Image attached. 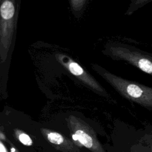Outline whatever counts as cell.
Wrapping results in <instances>:
<instances>
[{"instance_id":"obj_7","label":"cell","mask_w":152,"mask_h":152,"mask_svg":"<svg viewBox=\"0 0 152 152\" xmlns=\"http://www.w3.org/2000/svg\"><path fill=\"white\" fill-rule=\"evenodd\" d=\"M152 2V0H129V4L125 12L126 15H131L139 9Z\"/></svg>"},{"instance_id":"obj_5","label":"cell","mask_w":152,"mask_h":152,"mask_svg":"<svg viewBox=\"0 0 152 152\" xmlns=\"http://www.w3.org/2000/svg\"><path fill=\"white\" fill-rule=\"evenodd\" d=\"M69 128L72 134V139L79 141L91 152H105L97 140L95 133L83 121L71 116L69 118Z\"/></svg>"},{"instance_id":"obj_3","label":"cell","mask_w":152,"mask_h":152,"mask_svg":"<svg viewBox=\"0 0 152 152\" xmlns=\"http://www.w3.org/2000/svg\"><path fill=\"white\" fill-rule=\"evenodd\" d=\"M102 52L113 60L125 61L152 76L151 53L119 42H109L106 43Z\"/></svg>"},{"instance_id":"obj_8","label":"cell","mask_w":152,"mask_h":152,"mask_svg":"<svg viewBox=\"0 0 152 152\" xmlns=\"http://www.w3.org/2000/svg\"><path fill=\"white\" fill-rule=\"evenodd\" d=\"M43 133L45 134L48 140L52 144L55 145H61L64 142V137L59 133L56 132H51L45 130Z\"/></svg>"},{"instance_id":"obj_1","label":"cell","mask_w":152,"mask_h":152,"mask_svg":"<svg viewBox=\"0 0 152 152\" xmlns=\"http://www.w3.org/2000/svg\"><path fill=\"white\" fill-rule=\"evenodd\" d=\"M0 80L6 84L14 49L20 0H0Z\"/></svg>"},{"instance_id":"obj_9","label":"cell","mask_w":152,"mask_h":152,"mask_svg":"<svg viewBox=\"0 0 152 152\" xmlns=\"http://www.w3.org/2000/svg\"><path fill=\"white\" fill-rule=\"evenodd\" d=\"M18 138L20 140V141L24 145L30 146L31 145L33 144V141L30 137L27 134L24 132L20 133L18 135Z\"/></svg>"},{"instance_id":"obj_11","label":"cell","mask_w":152,"mask_h":152,"mask_svg":"<svg viewBox=\"0 0 152 152\" xmlns=\"http://www.w3.org/2000/svg\"><path fill=\"white\" fill-rule=\"evenodd\" d=\"M11 152H16L15 148H11Z\"/></svg>"},{"instance_id":"obj_4","label":"cell","mask_w":152,"mask_h":152,"mask_svg":"<svg viewBox=\"0 0 152 152\" xmlns=\"http://www.w3.org/2000/svg\"><path fill=\"white\" fill-rule=\"evenodd\" d=\"M56 58L59 63L71 74L85 86L102 96H109L106 90L103 88L94 77L71 57L63 53H58L56 55Z\"/></svg>"},{"instance_id":"obj_10","label":"cell","mask_w":152,"mask_h":152,"mask_svg":"<svg viewBox=\"0 0 152 152\" xmlns=\"http://www.w3.org/2000/svg\"><path fill=\"white\" fill-rule=\"evenodd\" d=\"M0 152H7L2 142H1V150H0Z\"/></svg>"},{"instance_id":"obj_6","label":"cell","mask_w":152,"mask_h":152,"mask_svg":"<svg viewBox=\"0 0 152 152\" xmlns=\"http://www.w3.org/2000/svg\"><path fill=\"white\" fill-rule=\"evenodd\" d=\"M88 0H69V5L72 13L79 18L83 14Z\"/></svg>"},{"instance_id":"obj_2","label":"cell","mask_w":152,"mask_h":152,"mask_svg":"<svg viewBox=\"0 0 152 152\" xmlns=\"http://www.w3.org/2000/svg\"><path fill=\"white\" fill-rule=\"evenodd\" d=\"M91 66L93 71L121 96L152 109V87L118 76L97 64H91Z\"/></svg>"}]
</instances>
